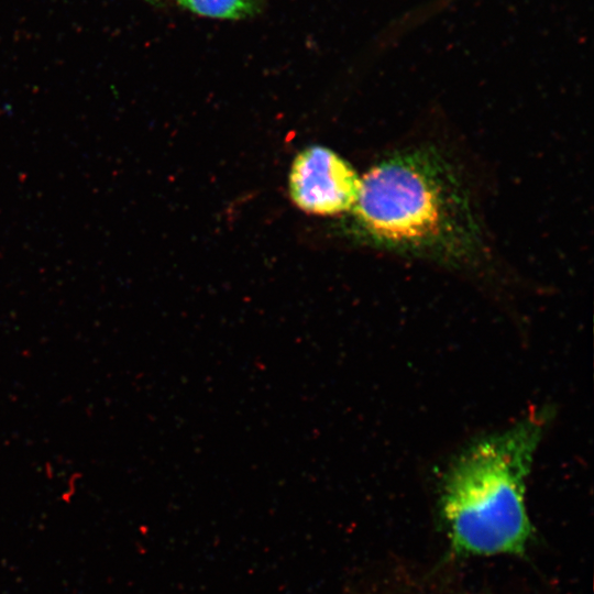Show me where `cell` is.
I'll use <instances>...</instances> for the list:
<instances>
[{"label": "cell", "instance_id": "cell-1", "mask_svg": "<svg viewBox=\"0 0 594 594\" xmlns=\"http://www.w3.org/2000/svg\"><path fill=\"white\" fill-rule=\"evenodd\" d=\"M352 208L356 232L393 252L463 263L482 248L466 188L432 147L402 151L374 165Z\"/></svg>", "mask_w": 594, "mask_h": 594}, {"label": "cell", "instance_id": "cell-2", "mask_svg": "<svg viewBox=\"0 0 594 594\" xmlns=\"http://www.w3.org/2000/svg\"><path fill=\"white\" fill-rule=\"evenodd\" d=\"M546 420L534 410L472 443L449 465L438 514L454 557L519 556L530 546L526 483Z\"/></svg>", "mask_w": 594, "mask_h": 594}, {"label": "cell", "instance_id": "cell-3", "mask_svg": "<svg viewBox=\"0 0 594 594\" xmlns=\"http://www.w3.org/2000/svg\"><path fill=\"white\" fill-rule=\"evenodd\" d=\"M288 185L290 198L299 209L312 215L334 216L353 207L361 178L337 153L315 145L296 156Z\"/></svg>", "mask_w": 594, "mask_h": 594}, {"label": "cell", "instance_id": "cell-4", "mask_svg": "<svg viewBox=\"0 0 594 594\" xmlns=\"http://www.w3.org/2000/svg\"><path fill=\"white\" fill-rule=\"evenodd\" d=\"M343 594H497L470 583L443 564L422 566L385 562L346 586Z\"/></svg>", "mask_w": 594, "mask_h": 594}, {"label": "cell", "instance_id": "cell-5", "mask_svg": "<svg viewBox=\"0 0 594 594\" xmlns=\"http://www.w3.org/2000/svg\"><path fill=\"white\" fill-rule=\"evenodd\" d=\"M189 11L215 19L240 20L258 12L260 0H176Z\"/></svg>", "mask_w": 594, "mask_h": 594}]
</instances>
